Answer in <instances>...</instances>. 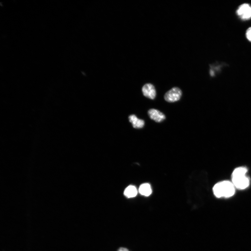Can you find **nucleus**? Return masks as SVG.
<instances>
[{
	"label": "nucleus",
	"mask_w": 251,
	"mask_h": 251,
	"mask_svg": "<svg viewBox=\"0 0 251 251\" xmlns=\"http://www.w3.org/2000/svg\"><path fill=\"white\" fill-rule=\"evenodd\" d=\"M182 94V90L178 87H174L166 92L164 96L165 101L173 103L179 101Z\"/></svg>",
	"instance_id": "obj_3"
},
{
	"label": "nucleus",
	"mask_w": 251,
	"mask_h": 251,
	"mask_svg": "<svg viewBox=\"0 0 251 251\" xmlns=\"http://www.w3.org/2000/svg\"><path fill=\"white\" fill-rule=\"evenodd\" d=\"M246 36L248 40L251 42V27L247 29L246 31Z\"/></svg>",
	"instance_id": "obj_10"
},
{
	"label": "nucleus",
	"mask_w": 251,
	"mask_h": 251,
	"mask_svg": "<svg viewBox=\"0 0 251 251\" xmlns=\"http://www.w3.org/2000/svg\"><path fill=\"white\" fill-rule=\"evenodd\" d=\"M129 121L132 124L133 127L137 129H140L144 127L145 121L142 119H139L134 115L129 116Z\"/></svg>",
	"instance_id": "obj_7"
},
{
	"label": "nucleus",
	"mask_w": 251,
	"mask_h": 251,
	"mask_svg": "<svg viewBox=\"0 0 251 251\" xmlns=\"http://www.w3.org/2000/svg\"><path fill=\"white\" fill-rule=\"evenodd\" d=\"M142 92L145 97L150 100H154L156 97L157 93L155 88L151 83L145 84L142 88Z\"/></svg>",
	"instance_id": "obj_5"
},
{
	"label": "nucleus",
	"mask_w": 251,
	"mask_h": 251,
	"mask_svg": "<svg viewBox=\"0 0 251 251\" xmlns=\"http://www.w3.org/2000/svg\"><path fill=\"white\" fill-rule=\"evenodd\" d=\"M139 192L141 195L145 197H148L152 193V189L150 185L148 183H144L140 186Z\"/></svg>",
	"instance_id": "obj_8"
},
{
	"label": "nucleus",
	"mask_w": 251,
	"mask_h": 251,
	"mask_svg": "<svg viewBox=\"0 0 251 251\" xmlns=\"http://www.w3.org/2000/svg\"><path fill=\"white\" fill-rule=\"evenodd\" d=\"M247 169L244 167L236 168L232 174V182L235 188L244 190L249 187L250 180L247 176Z\"/></svg>",
	"instance_id": "obj_1"
},
{
	"label": "nucleus",
	"mask_w": 251,
	"mask_h": 251,
	"mask_svg": "<svg viewBox=\"0 0 251 251\" xmlns=\"http://www.w3.org/2000/svg\"><path fill=\"white\" fill-rule=\"evenodd\" d=\"M138 191L135 186H130L125 189L124 194L128 198H132L136 196Z\"/></svg>",
	"instance_id": "obj_9"
},
{
	"label": "nucleus",
	"mask_w": 251,
	"mask_h": 251,
	"mask_svg": "<svg viewBox=\"0 0 251 251\" xmlns=\"http://www.w3.org/2000/svg\"><path fill=\"white\" fill-rule=\"evenodd\" d=\"M148 113L150 119L157 123H161L166 118L164 114L158 110L151 109L148 110Z\"/></svg>",
	"instance_id": "obj_6"
},
{
	"label": "nucleus",
	"mask_w": 251,
	"mask_h": 251,
	"mask_svg": "<svg viewBox=\"0 0 251 251\" xmlns=\"http://www.w3.org/2000/svg\"><path fill=\"white\" fill-rule=\"evenodd\" d=\"M236 14L240 19L243 20H249L251 19V6L249 4L244 3L239 6Z\"/></svg>",
	"instance_id": "obj_4"
},
{
	"label": "nucleus",
	"mask_w": 251,
	"mask_h": 251,
	"mask_svg": "<svg viewBox=\"0 0 251 251\" xmlns=\"http://www.w3.org/2000/svg\"><path fill=\"white\" fill-rule=\"evenodd\" d=\"M235 188L232 182L225 180L217 183L213 188V192L217 198H229L234 195Z\"/></svg>",
	"instance_id": "obj_2"
},
{
	"label": "nucleus",
	"mask_w": 251,
	"mask_h": 251,
	"mask_svg": "<svg viewBox=\"0 0 251 251\" xmlns=\"http://www.w3.org/2000/svg\"><path fill=\"white\" fill-rule=\"evenodd\" d=\"M118 251H129L126 248H121L118 249Z\"/></svg>",
	"instance_id": "obj_11"
}]
</instances>
